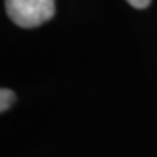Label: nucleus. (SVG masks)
Listing matches in <instances>:
<instances>
[{
	"label": "nucleus",
	"instance_id": "f257e3e1",
	"mask_svg": "<svg viewBox=\"0 0 157 157\" xmlns=\"http://www.w3.org/2000/svg\"><path fill=\"white\" fill-rule=\"evenodd\" d=\"M7 16L23 28H35L54 16V0H6Z\"/></svg>",
	"mask_w": 157,
	"mask_h": 157
},
{
	"label": "nucleus",
	"instance_id": "f03ea898",
	"mask_svg": "<svg viewBox=\"0 0 157 157\" xmlns=\"http://www.w3.org/2000/svg\"><path fill=\"white\" fill-rule=\"evenodd\" d=\"M14 101H16V94H14L11 89L2 87V91H0V110H2V112L9 110Z\"/></svg>",
	"mask_w": 157,
	"mask_h": 157
},
{
	"label": "nucleus",
	"instance_id": "7ed1b4c3",
	"mask_svg": "<svg viewBox=\"0 0 157 157\" xmlns=\"http://www.w3.org/2000/svg\"><path fill=\"white\" fill-rule=\"evenodd\" d=\"M150 2L152 0H128V4H131L136 9H145V7L150 6Z\"/></svg>",
	"mask_w": 157,
	"mask_h": 157
}]
</instances>
